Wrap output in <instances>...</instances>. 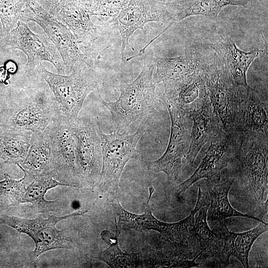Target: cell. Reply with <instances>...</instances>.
Here are the masks:
<instances>
[{"label": "cell", "instance_id": "obj_15", "mask_svg": "<svg viewBox=\"0 0 268 268\" xmlns=\"http://www.w3.org/2000/svg\"><path fill=\"white\" fill-rule=\"evenodd\" d=\"M74 125L62 114L45 130L53 153V174L78 178L76 164L77 138Z\"/></svg>", "mask_w": 268, "mask_h": 268}, {"label": "cell", "instance_id": "obj_33", "mask_svg": "<svg viewBox=\"0 0 268 268\" xmlns=\"http://www.w3.org/2000/svg\"><path fill=\"white\" fill-rule=\"evenodd\" d=\"M46 11L56 17L64 6L70 0H35Z\"/></svg>", "mask_w": 268, "mask_h": 268}, {"label": "cell", "instance_id": "obj_22", "mask_svg": "<svg viewBox=\"0 0 268 268\" xmlns=\"http://www.w3.org/2000/svg\"><path fill=\"white\" fill-rule=\"evenodd\" d=\"M255 0H182L166 2L172 21L194 15L216 17L226 6H246Z\"/></svg>", "mask_w": 268, "mask_h": 268}, {"label": "cell", "instance_id": "obj_28", "mask_svg": "<svg viewBox=\"0 0 268 268\" xmlns=\"http://www.w3.org/2000/svg\"><path fill=\"white\" fill-rule=\"evenodd\" d=\"M58 186H71L62 183L53 177L52 173L30 176V180L21 193L20 202L31 203L33 205L42 206H50L55 201L45 199L46 193L51 189Z\"/></svg>", "mask_w": 268, "mask_h": 268}, {"label": "cell", "instance_id": "obj_11", "mask_svg": "<svg viewBox=\"0 0 268 268\" xmlns=\"http://www.w3.org/2000/svg\"><path fill=\"white\" fill-rule=\"evenodd\" d=\"M171 119V133L167 148L158 159L150 162L149 170L163 172L170 180L176 181L182 171V160L189 149L192 122L189 115L167 107Z\"/></svg>", "mask_w": 268, "mask_h": 268}, {"label": "cell", "instance_id": "obj_5", "mask_svg": "<svg viewBox=\"0 0 268 268\" xmlns=\"http://www.w3.org/2000/svg\"><path fill=\"white\" fill-rule=\"evenodd\" d=\"M200 67L205 82L208 98L214 113L227 133L237 132L240 87L217 55L202 59Z\"/></svg>", "mask_w": 268, "mask_h": 268}, {"label": "cell", "instance_id": "obj_34", "mask_svg": "<svg viewBox=\"0 0 268 268\" xmlns=\"http://www.w3.org/2000/svg\"><path fill=\"white\" fill-rule=\"evenodd\" d=\"M9 91L0 84V124L6 107Z\"/></svg>", "mask_w": 268, "mask_h": 268}, {"label": "cell", "instance_id": "obj_29", "mask_svg": "<svg viewBox=\"0 0 268 268\" xmlns=\"http://www.w3.org/2000/svg\"><path fill=\"white\" fill-rule=\"evenodd\" d=\"M29 0H0V21L6 34L19 21L21 12Z\"/></svg>", "mask_w": 268, "mask_h": 268}, {"label": "cell", "instance_id": "obj_25", "mask_svg": "<svg viewBox=\"0 0 268 268\" xmlns=\"http://www.w3.org/2000/svg\"><path fill=\"white\" fill-rule=\"evenodd\" d=\"M23 171L31 175L53 172L54 159L51 144L44 131L32 133L27 156L21 165Z\"/></svg>", "mask_w": 268, "mask_h": 268}, {"label": "cell", "instance_id": "obj_26", "mask_svg": "<svg viewBox=\"0 0 268 268\" xmlns=\"http://www.w3.org/2000/svg\"><path fill=\"white\" fill-rule=\"evenodd\" d=\"M32 134L0 129V157L5 163L21 165L28 154Z\"/></svg>", "mask_w": 268, "mask_h": 268}, {"label": "cell", "instance_id": "obj_27", "mask_svg": "<svg viewBox=\"0 0 268 268\" xmlns=\"http://www.w3.org/2000/svg\"><path fill=\"white\" fill-rule=\"evenodd\" d=\"M209 202L201 206L195 219L194 233L197 246L206 258H214L217 261L222 250V242L214 229L210 230L206 221Z\"/></svg>", "mask_w": 268, "mask_h": 268}, {"label": "cell", "instance_id": "obj_21", "mask_svg": "<svg viewBox=\"0 0 268 268\" xmlns=\"http://www.w3.org/2000/svg\"><path fill=\"white\" fill-rule=\"evenodd\" d=\"M91 16L84 0H70L56 17L69 28L77 43L86 49L93 45L100 34V26L93 23Z\"/></svg>", "mask_w": 268, "mask_h": 268}, {"label": "cell", "instance_id": "obj_18", "mask_svg": "<svg viewBox=\"0 0 268 268\" xmlns=\"http://www.w3.org/2000/svg\"><path fill=\"white\" fill-rule=\"evenodd\" d=\"M189 116L192 126L189 149L185 159L186 164L192 166L203 146L217 138L224 130L213 111L209 99Z\"/></svg>", "mask_w": 268, "mask_h": 268}, {"label": "cell", "instance_id": "obj_19", "mask_svg": "<svg viewBox=\"0 0 268 268\" xmlns=\"http://www.w3.org/2000/svg\"><path fill=\"white\" fill-rule=\"evenodd\" d=\"M268 226L266 222H261L256 227L248 231L234 233L228 229L225 223L219 221L213 229L222 242L218 262L227 266L230 258L234 256L244 268H249L248 257L251 247L258 237L268 231Z\"/></svg>", "mask_w": 268, "mask_h": 268}, {"label": "cell", "instance_id": "obj_36", "mask_svg": "<svg viewBox=\"0 0 268 268\" xmlns=\"http://www.w3.org/2000/svg\"><path fill=\"white\" fill-rule=\"evenodd\" d=\"M5 50H7L5 45V34L0 21V52Z\"/></svg>", "mask_w": 268, "mask_h": 268}, {"label": "cell", "instance_id": "obj_30", "mask_svg": "<svg viewBox=\"0 0 268 268\" xmlns=\"http://www.w3.org/2000/svg\"><path fill=\"white\" fill-rule=\"evenodd\" d=\"M121 232L116 230L114 242L106 250L102 252L99 259L111 268H131L134 266L131 255L123 252L118 245V239Z\"/></svg>", "mask_w": 268, "mask_h": 268}, {"label": "cell", "instance_id": "obj_1", "mask_svg": "<svg viewBox=\"0 0 268 268\" xmlns=\"http://www.w3.org/2000/svg\"><path fill=\"white\" fill-rule=\"evenodd\" d=\"M62 114L49 86L39 76L11 91L0 129L43 132Z\"/></svg>", "mask_w": 268, "mask_h": 268}, {"label": "cell", "instance_id": "obj_12", "mask_svg": "<svg viewBox=\"0 0 268 268\" xmlns=\"http://www.w3.org/2000/svg\"><path fill=\"white\" fill-rule=\"evenodd\" d=\"M74 128L77 138L78 178L88 182H92L98 178L99 180L102 151L98 118L91 115L78 116Z\"/></svg>", "mask_w": 268, "mask_h": 268}, {"label": "cell", "instance_id": "obj_7", "mask_svg": "<svg viewBox=\"0 0 268 268\" xmlns=\"http://www.w3.org/2000/svg\"><path fill=\"white\" fill-rule=\"evenodd\" d=\"M19 20L25 23L34 22L43 29L62 58L66 75L71 73L78 62L88 67H93L92 61L79 50L76 39L69 28L46 11L35 0H29L27 3Z\"/></svg>", "mask_w": 268, "mask_h": 268}, {"label": "cell", "instance_id": "obj_9", "mask_svg": "<svg viewBox=\"0 0 268 268\" xmlns=\"http://www.w3.org/2000/svg\"><path fill=\"white\" fill-rule=\"evenodd\" d=\"M6 50H19L26 56L25 71L30 76L39 75L37 67L43 61L51 63L59 74L66 75L62 58L55 45L47 35L36 34L27 24L20 20L5 34Z\"/></svg>", "mask_w": 268, "mask_h": 268}, {"label": "cell", "instance_id": "obj_17", "mask_svg": "<svg viewBox=\"0 0 268 268\" xmlns=\"http://www.w3.org/2000/svg\"><path fill=\"white\" fill-rule=\"evenodd\" d=\"M210 46L230 73L236 85L248 88L250 86L247 81L248 69L262 50H240L231 38L226 35L218 36L210 44Z\"/></svg>", "mask_w": 268, "mask_h": 268}, {"label": "cell", "instance_id": "obj_32", "mask_svg": "<svg viewBox=\"0 0 268 268\" xmlns=\"http://www.w3.org/2000/svg\"><path fill=\"white\" fill-rule=\"evenodd\" d=\"M4 180L0 181V194L23 190L28 182V178L25 174L20 180H15L7 174H4Z\"/></svg>", "mask_w": 268, "mask_h": 268}, {"label": "cell", "instance_id": "obj_23", "mask_svg": "<svg viewBox=\"0 0 268 268\" xmlns=\"http://www.w3.org/2000/svg\"><path fill=\"white\" fill-rule=\"evenodd\" d=\"M234 179L229 176L221 177L215 181H207L209 205L207 211L208 219L211 221H222L233 216L246 217L256 220L260 222L263 219L254 214L240 212L234 209L228 199V193Z\"/></svg>", "mask_w": 268, "mask_h": 268}, {"label": "cell", "instance_id": "obj_24", "mask_svg": "<svg viewBox=\"0 0 268 268\" xmlns=\"http://www.w3.org/2000/svg\"><path fill=\"white\" fill-rule=\"evenodd\" d=\"M153 61L156 67L153 80L157 84L176 80L193 73L199 67L200 57L190 51L177 57H155Z\"/></svg>", "mask_w": 268, "mask_h": 268}, {"label": "cell", "instance_id": "obj_20", "mask_svg": "<svg viewBox=\"0 0 268 268\" xmlns=\"http://www.w3.org/2000/svg\"><path fill=\"white\" fill-rule=\"evenodd\" d=\"M237 132L241 135H268L267 103L250 86L240 87Z\"/></svg>", "mask_w": 268, "mask_h": 268}, {"label": "cell", "instance_id": "obj_3", "mask_svg": "<svg viewBox=\"0 0 268 268\" xmlns=\"http://www.w3.org/2000/svg\"><path fill=\"white\" fill-rule=\"evenodd\" d=\"M239 181L254 201L257 211H268V135H242L237 153L231 161Z\"/></svg>", "mask_w": 268, "mask_h": 268}, {"label": "cell", "instance_id": "obj_31", "mask_svg": "<svg viewBox=\"0 0 268 268\" xmlns=\"http://www.w3.org/2000/svg\"><path fill=\"white\" fill-rule=\"evenodd\" d=\"M92 14L102 19L114 17L130 0H84Z\"/></svg>", "mask_w": 268, "mask_h": 268}, {"label": "cell", "instance_id": "obj_4", "mask_svg": "<svg viewBox=\"0 0 268 268\" xmlns=\"http://www.w3.org/2000/svg\"><path fill=\"white\" fill-rule=\"evenodd\" d=\"M77 63L68 75L54 73L42 65L37 71L47 83L57 101L62 113L75 125L84 101L90 92L99 89L103 82L99 71Z\"/></svg>", "mask_w": 268, "mask_h": 268}, {"label": "cell", "instance_id": "obj_14", "mask_svg": "<svg viewBox=\"0 0 268 268\" xmlns=\"http://www.w3.org/2000/svg\"><path fill=\"white\" fill-rule=\"evenodd\" d=\"M169 21L172 20L166 2L156 0H130L111 21L119 30L122 38V59L124 60L125 48L130 46L129 39L136 30L143 29L149 22Z\"/></svg>", "mask_w": 268, "mask_h": 268}, {"label": "cell", "instance_id": "obj_13", "mask_svg": "<svg viewBox=\"0 0 268 268\" xmlns=\"http://www.w3.org/2000/svg\"><path fill=\"white\" fill-rule=\"evenodd\" d=\"M242 135L223 132L211 141L201 162L193 174L181 183L176 190L178 197L197 181L205 179L215 181L220 179L221 171L234 158L240 145Z\"/></svg>", "mask_w": 268, "mask_h": 268}, {"label": "cell", "instance_id": "obj_6", "mask_svg": "<svg viewBox=\"0 0 268 268\" xmlns=\"http://www.w3.org/2000/svg\"><path fill=\"white\" fill-rule=\"evenodd\" d=\"M145 132V125H139L133 134L117 131L107 134L100 129L102 164L99 181L101 190L113 196L117 194L121 176L127 163L138 157L136 145Z\"/></svg>", "mask_w": 268, "mask_h": 268}, {"label": "cell", "instance_id": "obj_8", "mask_svg": "<svg viewBox=\"0 0 268 268\" xmlns=\"http://www.w3.org/2000/svg\"><path fill=\"white\" fill-rule=\"evenodd\" d=\"M154 191L152 186L149 187V197L145 204L144 212L136 214L125 209L120 204L117 197L112 198L111 204L116 221V230H122L133 229L136 230H155L160 233L166 240L175 245L186 244L192 235L194 223L193 214L183 220L173 223L160 221L152 213L149 205L151 196Z\"/></svg>", "mask_w": 268, "mask_h": 268}, {"label": "cell", "instance_id": "obj_16", "mask_svg": "<svg viewBox=\"0 0 268 268\" xmlns=\"http://www.w3.org/2000/svg\"><path fill=\"white\" fill-rule=\"evenodd\" d=\"M164 84L162 99L166 106L185 114L198 109L209 99L200 65L193 73Z\"/></svg>", "mask_w": 268, "mask_h": 268}, {"label": "cell", "instance_id": "obj_35", "mask_svg": "<svg viewBox=\"0 0 268 268\" xmlns=\"http://www.w3.org/2000/svg\"><path fill=\"white\" fill-rule=\"evenodd\" d=\"M209 202V200L207 197V196L204 193H203L200 188L199 189V192H198V199L197 201V203H199L201 205V207L203 205L207 204ZM200 207V208H201ZM195 233L194 236V240L192 244H191L190 248H185L187 250H188L189 251H191L193 252H196V245L195 240Z\"/></svg>", "mask_w": 268, "mask_h": 268}, {"label": "cell", "instance_id": "obj_2", "mask_svg": "<svg viewBox=\"0 0 268 268\" xmlns=\"http://www.w3.org/2000/svg\"><path fill=\"white\" fill-rule=\"evenodd\" d=\"M153 64L144 60L141 71L132 82L120 84V94L115 101L101 103L110 112L115 131L123 133L132 124L153 113L158 105L153 80Z\"/></svg>", "mask_w": 268, "mask_h": 268}, {"label": "cell", "instance_id": "obj_10", "mask_svg": "<svg viewBox=\"0 0 268 268\" xmlns=\"http://www.w3.org/2000/svg\"><path fill=\"white\" fill-rule=\"evenodd\" d=\"M87 212L77 211L63 216L51 215L45 219L41 216L34 219H26L2 215L0 216V224L7 225L31 237L35 247L30 255L33 259H37L49 250L69 248V240L63 230L56 228V224L70 217L83 215Z\"/></svg>", "mask_w": 268, "mask_h": 268}]
</instances>
